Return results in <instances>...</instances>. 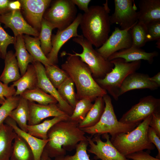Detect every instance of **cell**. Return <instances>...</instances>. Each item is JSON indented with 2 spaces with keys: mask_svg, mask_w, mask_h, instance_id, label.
Masks as SVG:
<instances>
[{
  "mask_svg": "<svg viewBox=\"0 0 160 160\" xmlns=\"http://www.w3.org/2000/svg\"><path fill=\"white\" fill-rule=\"evenodd\" d=\"M78 125L68 120L59 122L50 129L47 134L49 140L44 148L49 157L63 158L66 151H72L80 142L87 140L86 133Z\"/></svg>",
  "mask_w": 160,
  "mask_h": 160,
  "instance_id": "obj_1",
  "label": "cell"
},
{
  "mask_svg": "<svg viewBox=\"0 0 160 160\" xmlns=\"http://www.w3.org/2000/svg\"><path fill=\"white\" fill-rule=\"evenodd\" d=\"M68 55L66 60L61 65L65 71L72 79L76 89L78 100L87 98L93 101L99 97L107 94L93 78L88 66L78 56L72 54Z\"/></svg>",
  "mask_w": 160,
  "mask_h": 160,
  "instance_id": "obj_2",
  "label": "cell"
},
{
  "mask_svg": "<svg viewBox=\"0 0 160 160\" xmlns=\"http://www.w3.org/2000/svg\"><path fill=\"white\" fill-rule=\"evenodd\" d=\"M110 11L107 1L103 6H91L82 15L79 25L82 35L97 48L102 46L109 37Z\"/></svg>",
  "mask_w": 160,
  "mask_h": 160,
  "instance_id": "obj_3",
  "label": "cell"
},
{
  "mask_svg": "<svg viewBox=\"0 0 160 160\" xmlns=\"http://www.w3.org/2000/svg\"><path fill=\"white\" fill-rule=\"evenodd\" d=\"M151 117L152 115L149 116L129 132L111 137L112 143L121 154L126 156L139 151H151L155 148V146L149 141L147 137Z\"/></svg>",
  "mask_w": 160,
  "mask_h": 160,
  "instance_id": "obj_4",
  "label": "cell"
},
{
  "mask_svg": "<svg viewBox=\"0 0 160 160\" xmlns=\"http://www.w3.org/2000/svg\"><path fill=\"white\" fill-rule=\"evenodd\" d=\"M103 98L105 107L101 118L95 125L81 129L85 133L92 136L107 133L112 137L129 132L139 124H125L120 122L115 114L111 97L107 94Z\"/></svg>",
  "mask_w": 160,
  "mask_h": 160,
  "instance_id": "obj_5",
  "label": "cell"
},
{
  "mask_svg": "<svg viewBox=\"0 0 160 160\" xmlns=\"http://www.w3.org/2000/svg\"><path fill=\"white\" fill-rule=\"evenodd\" d=\"M110 61L114 65L111 71L103 78L95 80L115 100H118L119 91L123 81L128 75L136 72L140 68L141 61L128 63L121 58L115 59Z\"/></svg>",
  "mask_w": 160,
  "mask_h": 160,
  "instance_id": "obj_6",
  "label": "cell"
},
{
  "mask_svg": "<svg viewBox=\"0 0 160 160\" xmlns=\"http://www.w3.org/2000/svg\"><path fill=\"white\" fill-rule=\"evenodd\" d=\"M73 41L81 46L83 51L79 53L73 51L74 54H72L79 57L88 66L95 80L103 78L111 71L113 64L95 49L92 44L82 35L74 38Z\"/></svg>",
  "mask_w": 160,
  "mask_h": 160,
  "instance_id": "obj_7",
  "label": "cell"
},
{
  "mask_svg": "<svg viewBox=\"0 0 160 160\" xmlns=\"http://www.w3.org/2000/svg\"><path fill=\"white\" fill-rule=\"evenodd\" d=\"M77 10L71 0L54 1L45 11L43 18L58 30H63L76 19Z\"/></svg>",
  "mask_w": 160,
  "mask_h": 160,
  "instance_id": "obj_8",
  "label": "cell"
},
{
  "mask_svg": "<svg viewBox=\"0 0 160 160\" xmlns=\"http://www.w3.org/2000/svg\"><path fill=\"white\" fill-rule=\"evenodd\" d=\"M160 112V99L152 95L141 98L124 113L119 121L125 124L140 123L153 114Z\"/></svg>",
  "mask_w": 160,
  "mask_h": 160,
  "instance_id": "obj_9",
  "label": "cell"
},
{
  "mask_svg": "<svg viewBox=\"0 0 160 160\" xmlns=\"http://www.w3.org/2000/svg\"><path fill=\"white\" fill-rule=\"evenodd\" d=\"M114 12L110 17L111 24H118L122 30L131 28L138 21L134 0H114Z\"/></svg>",
  "mask_w": 160,
  "mask_h": 160,
  "instance_id": "obj_10",
  "label": "cell"
},
{
  "mask_svg": "<svg viewBox=\"0 0 160 160\" xmlns=\"http://www.w3.org/2000/svg\"><path fill=\"white\" fill-rule=\"evenodd\" d=\"M106 141H103L100 135L91 137L86 136L89 146V153L93 154L97 159L101 160H129L121 154L113 145L111 141L110 135L107 133L103 134Z\"/></svg>",
  "mask_w": 160,
  "mask_h": 160,
  "instance_id": "obj_11",
  "label": "cell"
},
{
  "mask_svg": "<svg viewBox=\"0 0 160 160\" xmlns=\"http://www.w3.org/2000/svg\"><path fill=\"white\" fill-rule=\"evenodd\" d=\"M131 29L122 30L118 27H115L111 35L97 51L108 60L113 53L130 47L132 44Z\"/></svg>",
  "mask_w": 160,
  "mask_h": 160,
  "instance_id": "obj_12",
  "label": "cell"
},
{
  "mask_svg": "<svg viewBox=\"0 0 160 160\" xmlns=\"http://www.w3.org/2000/svg\"><path fill=\"white\" fill-rule=\"evenodd\" d=\"M21 11L26 21L40 32L44 14L50 6L51 0H20Z\"/></svg>",
  "mask_w": 160,
  "mask_h": 160,
  "instance_id": "obj_13",
  "label": "cell"
},
{
  "mask_svg": "<svg viewBox=\"0 0 160 160\" xmlns=\"http://www.w3.org/2000/svg\"><path fill=\"white\" fill-rule=\"evenodd\" d=\"M82 14L79 13L73 22L65 29L58 30L56 34L52 36V49L46 56L51 64H56L58 62V55L62 47L72 38L79 36L77 30L81 21Z\"/></svg>",
  "mask_w": 160,
  "mask_h": 160,
  "instance_id": "obj_14",
  "label": "cell"
},
{
  "mask_svg": "<svg viewBox=\"0 0 160 160\" xmlns=\"http://www.w3.org/2000/svg\"><path fill=\"white\" fill-rule=\"evenodd\" d=\"M0 23L13 31L14 37L23 34L38 37L39 33L31 26L23 17L21 10H12L0 15Z\"/></svg>",
  "mask_w": 160,
  "mask_h": 160,
  "instance_id": "obj_15",
  "label": "cell"
},
{
  "mask_svg": "<svg viewBox=\"0 0 160 160\" xmlns=\"http://www.w3.org/2000/svg\"><path fill=\"white\" fill-rule=\"evenodd\" d=\"M35 67L37 76V87L54 97L57 100L60 108L70 116L72 114L73 109L60 96L57 90L47 78L45 68L40 62L34 61L32 64Z\"/></svg>",
  "mask_w": 160,
  "mask_h": 160,
  "instance_id": "obj_16",
  "label": "cell"
},
{
  "mask_svg": "<svg viewBox=\"0 0 160 160\" xmlns=\"http://www.w3.org/2000/svg\"><path fill=\"white\" fill-rule=\"evenodd\" d=\"M29 117L28 125H33L40 123L44 119L50 117L70 116L63 111L58 104L42 105L28 101Z\"/></svg>",
  "mask_w": 160,
  "mask_h": 160,
  "instance_id": "obj_17",
  "label": "cell"
},
{
  "mask_svg": "<svg viewBox=\"0 0 160 160\" xmlns=\"http://www.w3.org/2000/svg\"><path fill=\"white\" fill-rule=\"evenodd\" d=\"M150 77L147 74L136 72L130 74L126 77L121 86L119 97L129 91L135 89H157L159 87L150 80Z\"/></svg>",
  "mask_w": 160,
  "mask_h": 160,
  "instance_id": "obj_18",
  "label": "cell"
},
{
  "mask_svg": "<svg viewBox=\"0 0 160 160\" xmlns=\"http://www.w3.org/2000/svg\"><path fill=\"white\" fill-rule=\"evenodd\" d=\"M4 122L11 126L17 135L21 136L26 141L32 151L34 160H41L42 154L48 139H39L23 131L17 126L15 121L9 116L6 119Z\"/></svg>",
  "mask_w": 160,
  "mask_h": 160,
  "instance_id": "obj_19",
  "label": "cell"
},
{
  "mask_svg": "<svg viewBox=\"0 0 160 160\" xmlns=\"http://www.w3.org/2000/svg\"><path fill=\"white\" fill-rule=\"evenodd\" d=\"M158 55L159 53L156 51L147 52L141 48L131 47L113 53L108 60L110 61L115 59L121 58L128 63L144 60L147 61L149 64H152L154 58Z\"/></svg>",
  "mask_w": 160,
  "mask_h": 160,
  "instance_id": "obj_20",
  "label": "cell"
},
{
  "mask_svg": "<svg viewBox=\"0 0 160 160\" xmlns=\"http://www.w3.org/2000/svg\"><path fill=\"white\" fill-rule=\"evenodd\" d=\"M138 21L146 25L160 21V0H141L138 4Z\"/></svg>",
  "mask_w": 160,
  "mask_h": 160,
  "instance_id": "obj_21",
  "label": "cell"
},
{
  "mask_svg": "<svg viewBox=\"0 0 160 160\" xmlns=\"http://www.w3.org/2000/svg\"><path fill=\"white\" fill-rule=\"evenodd\" d=\"M17 135L11 126L4 123L0 124V160H10Z\"/></svg>",
  "mask_w": 160,
  "mask_h": 160,
  "instance_id": "obj_22",
  "label": "cell"
},
{
  "mask_svg": "<svg viewBox=\"0 0 160 160\" xmlns=\"http://www.w3.org/2000/svg\"><path fill=\"white\" fill-rule=\"evenodd\" d=\"M4 60L5 66L0 76V81L8 84L18 80L21 76L16 56L12 51L7 52Z\"/></svg>",
  "mask_w": 160,
  "mask_h": 160,
  "instance_id": "obj_23",
  "label": "cell"
},
{
  "mask_svg": "<svg viewBox=\"0 0 160 160\" xmlns=\"http://www.w3.org/2000/svg\"><path fill=\"white\" fill-rule=\"evenodd\" d=\"M37 76L36 69L32 64L29 65L26 71L12 85L16 87V89L14 96H20L25 91L37 88Z\"/></svg>",
  "mask_w": 160,
  "mask_h": 160,
  "instance_id": "obj_24",
  "label": "cell"
},
{
  "mask_svg": "<svg viewBox=\"0 0 160 160\" xmlns=\"http://www.w3.org/2000/svg\"><path fill=\"white\" fill-rule=\"evenodd\" d=\"M15 38L14 44L16 56L21 76L25 73L30 63L32 64L34 60L32 56L28 52L25 47L23 35H19Z\"/></svg>",
  "mask_w": 160,
  "mask_h": 160,
  "instance_id": "obj_25",
  "label": "cell"
},
{
  "mask_svg": "<svg viewBox=\"0 0 160 160\" xmlns=\"http://www.w3.org/2000/svg\"><path fill=\"white\" fill-rule=\"evenodd\" d=\"M95 101L84 119L79 124L78 126L80 129L92 127L100 120L104 110V102L102 97H97Z\"/></svg>",
  "mask_w": 160,
  "mask_h": 160,
  "instance_id": "obj_26",
  "label": "cell"
},
{
  "mask_svg": "<svg viewBox=\"0 0 160 160\" xmlns=\"http://www.w3.org/2000/svg\"><path fill=\"white\" fill-rule=\"evenodd\" d=\"M26 49L32 56L35 61L41 63L44 66L51 64L47 56L43 53L41 47L39 37H31L29 35H23Z\"/></svg>",
  "mask_w": 160,
  "mask_h": 160,
  "instance_id": "obj_27",
  "label": "cell"
},
{
  "mask_svg": "<svg viewBox=\"0 0 160 160\" xmlns=\"http://www.w3.org/2000/svg\"><path fill=\"white\" fill-rule=\"evenodd\" d=\"M10 160H34L30 147L23 137L17 135L13 143Z\"/></svg>",
  "mask_w": 160,
  "mask_h": 160,
  "instance_id": "obj_28",
  "label": "cell"
},
{
  "mask_svg": "<svg viewBox=\"0 0 160 160\" xmlns=\"http://www.w3.org/2000/svg\"><path fill=\"white\" fill-rule=\"evenodd\" d=\"M20 96L18 105L12 111L9 116L15 121L20 129L27 132V128L29 113L28 101Z\"/></svg>",
  "mask_w": 160,
  "mask_h": 160,
  "instance_id": "obj_29",
  "label": "cell"
},
{
  "mask_svg": "<svg viewBox=\"0 0 160 160\" xmlns=\"http://www.w3.org/2000/svg\"><path fill=\"white\" fill-rule=\"evenodd\" d=\"M69 118L65 117H55L52 119L46 120L37 124L28 125L27 132L37 138L43 140L47 139V133L54 125L60 121L69 120Z\"/></svg>",
  "mask_w": 160,
  "mask_h": 160,
  "instance_id": "obj_30",
  "label": "cell"
},
{
  "mask_svg": "<svg viewBox=\"0 0 160 160\" xmlns=\"http://www.w3.org/2000/svg\"><path fill=\"white\" fill-rule=\"evenodd\" d=\"M20 96L29 101L36 102L38 104L42 105L57 104L58 103L54 97L38 87L32 89L26 90Z\"/></svg>",
  "mask_w": 160,
  "mask_h": 160,
  "instance_id": "obj_31",
  "label": "cell"
},
{
  "mask_svg": "<svg viewBox=\"0 0 160 160\" xmlns=\"http://www.w3.org/2000/svg\"><path fill=\"white\" fill-rule=\"evenodd\" d=\"M55 28L52 25L43 18L39 37L41 48L46 56L50 52L52 49V30Z\"/></svg>",
  "mask_w": 160,
  "mask_h": 160,
  "instance_id": "obj_32",
  "label": "cell"
},
{
  "mask_svg": "<svg viewBox=\"0 0 160 160\" xmlns=\"http://www.w3.org/2000/svg\"><path fill=\"white\" fill-rule=\"evenodd\" d=\"M57 89L61 97L74 109L78 100L72 79L69 77Z\"/></svg>",
  "mask_w": 160,
  "mask_h": 160,
  "instance_id": "obj_33",
  "label": "cell"
},
{
  "mask_svg": "<svg viewBox=\"0 0 160 160\" xmlns=\"http://www.w3.org/2000/svg\"><path fill=\"white\" fill-rule=\"evenodd\" d=\"M132 44L131 47L141 48L147 42L146 26L143 23L138 22L130 29Z\"/></svg>",
  "mask_w": 160,
  "mask_h": 160,
  "instance_id": "obj_34",
  "label": "cell"
},
{
  "mask_svg": "<svg viewBox=\"0 0 160 160\" xmlns=\"http://www.w3.org/2000/svg\"><path fill=\"white\" fill-rule=\"evenodd\" d=\"M92 102L91 100L87 98L79 100L69 120L78 124L82 121L92 106Z\"/></svg>",
  "mask_w": 160,
  "mask_h": 160,
  "instance_id": "obj_35",
  "label": "cell"
},
{
  "mask_svg": "<svg viewBox=\"0 0 160 160\" xmlns=\"http://www.w3.org/2000/svg\"><path fill=\"white\" fill-rule=\"evenodd\" d=\"M46 76L56 89L69 77L68 74L56 64L44 66Z\"/></svg>",
  "mask_w": 160,
  "mask_h": 160,
  "instance_id": "obj_36",
  "label": "cell"
},
{
  "mask_svg": "<svg viewBox=\"0 0 160 160\" xmlns=\"http://www.w3.org/2000/svg\"><path fill=\"white\" fill-rule=\"evenodd\" d=\"M20 99V96H13L6 99L0 107V124L4 123L12 111L17 107Z\"/></svg>",
  "mask_w": 160,
  "mask_h": 160,
  "instance_id": "obj_37",
  "label": "cell"
},
{
  "mask_svg": "<svg viewBox=\"0 0 160 160\" xmlns=\"http://www.w3.org/2000/svg\"><path fill=\"white\" fill-rule=\"evenodd\" d=\"M89 145L87 140L80 142L76 148V152L73 155H65L61 160H90L87 153Z\"/></svg>",
  "mask_w": 160,
  "mask_h": 160,
  "instance_id": "obj_38",
  "label": "cell"
},
{
  "mask_svg": "<svg viewBox=\"0 0 160 160\" xmlns=\"http://www.w3.org/2000/svg\"><path fill=\"white\" fill-rule=\"evenodd\" d=\"M15 38L8 34L1 25L0 23V52L1 58L4 59L7 53V48L10 44H14Z\"/></svg>",
  "mask_w": 160,
  "mask_h": 160,
  "instance_id": "obj_39",
  "label": "cell"
},
{
  "mask_svg": "<svg viewBox=\"0 0 160 160\" xmlns=\"http://www.w3.org/2000/svg\"><path fill=\"white\" fill-rule=\"evenodd\" d=\"M146 26L147 42L160 40V21L151 22Z\"/></svg>",
  "mask_w": 160,
  "mask_h": 160,
  "instance_id": "obj_40",
  "label": "cell"
},
{
  "mask_svg": "<svg viewBox=\"0 0 160 160\" xmlns=\"http://www.w3.org/2000/svg\"><path fill=\"white\" fill-rule=\"evenodd\" d=\"M147 137L149 141L156 147L158 150V153L156 158L160 159V137L150 127L148 130Z\"/></svg>",
  "mask_w": 160,
  "mask_h": 160,
  "instance_id": "obj_41",
  "label": "cell"
},
{
  "mask_svg": "<svg viewBox=\"0 0 160 160\" xmlns=\"http://www.w3.org/2000/svg\"><path fill=\"white\" fill-rule=\"evenodd\" d=\"M128 159L132 160H160V159L155 158L143 151H139L126 156Z\"/></svg>",
  "mask_w": 160,
  "mask_h": 160,
  "instance_id": "obj_42",
  "label": "cell"
},
{
  "mask_svg": "<svg viewBox=\"0 0 160 160\" xmlns=\"http://www.w3.org/2000/svg\"><path fill=\"white\" fill-rule=\"evenodd\" d=\"M16 89L12 85L9 86L8 84L2 83L0 81V97L2 98H8L14 96Z\"/></svg>",
  "mask_w": 160,
  "mask_h": 160,
  "instance_id": "obj_43",
  "label": "cell"
},
{
  "mask_svg": "<svg viewBox=\"0 0 160 160\" xmlns=\"http://www.w3.org/2000/svg\"><path fill=\"white\" fill-rule=\"evenodd\" d=\"M149 126L154 129L160 137V112L153 113L152 115Z\"/></svg>",
  "mask_w": 160,
  "mask_h": 160,
  "instance_id": "obj_44",
  "label": "cell"
},
{
  "mask_svg": "<svg viewBox=\"0 0 160 160\" xmlns=\"http://www.w3.org/2000/svg\"><path fill=\"white\" fill-rule=\"evenodd\" d=\"M73 3L78 6L79 8L84 11L87 12L89 9L88 5L91 1L90 0H71Z\"/></svg>",
  "mask_w": 160,
  "mask_h": 160,
  "instance_id": "obj_45",
  "label": "cell"
},
{
  "mask_svg": "<svg viewBox=\"0 0 160 160\" xmlns=\"http://www.w3.org/2000/svg\"><path fill=\"white\" fill-rule=\"evenodd\" d=\"M11 0H0V15L9 11V5Z\"/></svg>",
  "mask_w": 160,
  "mask_h": 160,
  "instance_id": "obj_46",
  "label": "cell"
},
{
  "mask_svg": "<svg viewBox=\"0 0 160 160\" xmlns=\"http://www.w3.org/2000/svg\"><path fill=\"white\" fill-rule=\"evenodd\" d=\"M9 7L10 11L21 10V4L19 0H11Z\"/></svg>",
  "mask_w": 160,
  "mask_h": 160,
  "instance_id": "obj_47",
  "label": "cell"
},
{
  "mask_svg": "<svg viewBox=\"0 0 160 160\" xmlns=\"http://www.w3.org/2000/svg\"><path fill=\"white\" fill-rule=\"evenodd\" d=\"M150 80L155 83L158 86L160 87V72H158L157 74L152 77H150Z\"/></svg>",
  "mask_w": 160,
  "mask_h": 160,
  "instance_id": "obj_48",
  "label": "cell"
},
{
  "mask_svg": "<svg viewBox=\"0 0 160 160\" xmlns=\"http://www.w3.org/2000/svg\"><path fill=\"white\" fill-rule=\"evenodd\" d=\"M49 158V157L47 152L44 149L41 156V160H48Z\"/></svg>",
  "mask_w": 160,
  "mask_h": 160,
  "instance_id": "obj_49",
  "label": "cell"
},
{
  "mask_svg": "<svg viewBox=\"0 0 160 160\" xmlns=\"http://www.w3.org/2000/svg\"><path fill=\"white\" fill-rule=\"evenodd\" d=\"M6 99L2 98L0 97V104H2L5 101Z\"/></svg>",
  "mask_w": 160,
  "mask_h": 160,
  "instance_id": "obj_50",
  "label": "cell"
},
{
  "mask_svg": "<svg viewBox=\"0 0 160 160\" xmlns=\"http://www.w3.org/2000/svg\"><path fill=\"white\" fill-rule=\"evenodd\" d=\"M62 158L55 159V160H61ZM48 160H52L51 158L49 157Z\"/></svg>",
  "mask_w": 160,
  "mask_h": 160,
  "instance_id": "obj_51",
  "label": "cell"
},
{
  "mask_svg": "<svg viewBox=\"0 0 160 160\" xmlns=\"http://www.w3.org/2000/svg\"><path fill=\"white\" fill-rule=\"evenodd\" d=\"M1 57V53H0V57Z\"/></svg>",
  "mask_w": 160,
  "mask_h": 160,
  "instance_id": "obj_52",
  "label": "cell"
},
{
  "mask_svg": "<svg viewBox=\"0 0 160 160\" xmlns=\"http://www.w3.org/2000/svg\"></svg>",
  "mask_w": 160,
  "mask_h": 160,
  "instance_id": "obj_53",
  "label": "cell"
}]
</instances>
